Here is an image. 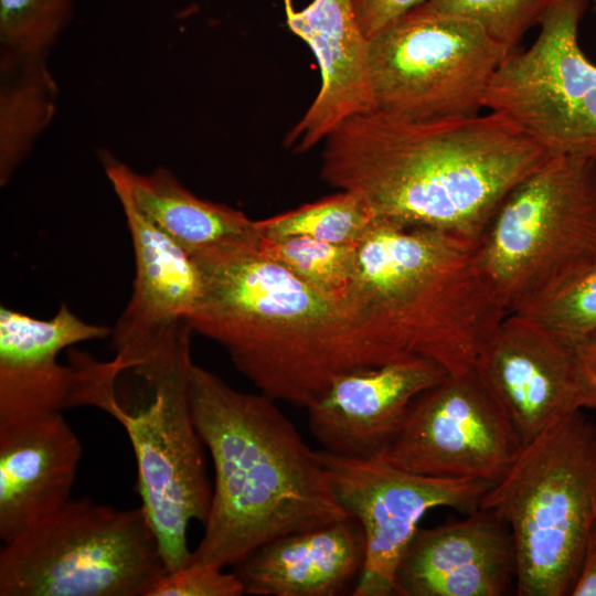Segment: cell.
Listing matches in <instances>:
<instances>
[{"instance_id": "9c48e42d", "label": "cell", "mask_w": 596, "mask_h": 596, "mask_svg": "<svg viewBox=\"0 0 596 596\" xmlns=\"http://www.w3.org/2000/svg\"><path fill=\"white\" fill-rule=\"evenodd\" d=\"M509 54L472 18L414 9L370 39L374 111L407 120L478 115Z\"/></svg>"}, {"instance_id": "d6986e66", "label": "cell", "mask_w": 596, "mask_h": 596, "mask_svg": "<svg viewBox=\"0 0 596 596\" xmlns=\"http://www.w3.org/2000/svg\"><path fill=\"white\" fill-rule=\"evenodd\" d=\"M111 332L82 320L65 304L46 320L1 306L0 422L68 408L75 371L61 364L58 354Z\"/></svg>"}, {"instance_id": "5b68a950", "label": "cell", "mask_w": 596, "mask_h": 596, "mask_svg": "<svg viewBox=\"0 0 596 596\" xmlns=\"http://www.w3.org/2000/svg\"><path fill=\"white\" fill-rule=\"evenodd\" d=\"M190 334L128 361L84 353L72 360L70 407L99 408L124 427L136 457L141 507L168 572L189 563V524L205 523L213 491L188 395Z\"/></svg>"}, {"instance_id": "30bf717a", "label": "cell", "mask_w": 596, "mask_h": 596, "mask_svg": "<svg viewBox=\"0 0 596 596\" xmlns=\"http://www.w3.org/2000/svg\"><path fill=\"white\" fill-rule=\"evenodd\" d=\"M587 1L549 8L533 43L511 52L494 73L485 107L551 156L596 162V64L578 42Z\"/></svg>"}, {"instance_id": "7a4b0ae2", "label": "cell", "mask_w": 596, "mask_h": 596, "mask_svg": "<svg viewBox=\"0 0 596 596\" xmlns=\"http://www.w3.org/2000/svg\"><path fill=\"white\" fill-rule=\"evenodd\" d=\"M188 395L214 470L204 533L189 563L234 566L275 539L350 517L319 450L276 401L235 390L194 363Z\"/></svg>"}, {"instance_id": "2e32d148", "label": "cell", "mask_w": 596, "mask_h": 596, "mask_svg": "<svg viewBox=\"0 0 596 596\" xmlns=\"http://www.w3.org/2000/svg\"><path fill=\"white\" fill-rule=\"evenodd\" d=\"M135 256L130 299L113 329L115 358L131 359L185 331L203 288L198 264L121 194Z\"/></svg>"}, {"instance_id": "6da1fadb", "label": "cell", "mask_w": 596, "mask_h": 596, "mask_svg": "<svg viewBox=\"0 0 596 596\" xmlns=\"http://www.w3.org/2000/svg\"><path fill=\"white\" fill-rule=\"evenodd\" d=\"M322 179L376 219L478 240L508 194L552 157L502 115H355L324 140Z\"/></svg>"}, {"instance_id": "83f0119b", "label": "cell", "mask_w": 596, "mask_h": 596, "mask_svg": "<svg viewBox=\"0 0 596 596\" xmlns=\"http://www.w3.org/2000/svg\"><path fill=\"white\" fill-rule=\"evenodd\" d=\"M205 563H188L167 572L153 586L149 596H241L244 586L234 572Z\"/></svg>"}, {"instance_id": "8fae6325", "label": "cell", "mask_w": 596, "mask_h": 596, "mask_svg": "<svg viewBox=\"0 0 596 596\" xmlns=\"http://www.w3.org/2000/svg\"><path fill=\"white\" fill-rule=\"evenodd\" d=\"M523 445L475 369L447 374L421 393L381 455L417 475L500 481Z\"/></svg>"}, {"instance_id": "603a6c76", "label": "cell", "mask_w": 596, "mask_h": 596, "mask_svg": "<svg viewBox=\"0 0 596 596\" xmlns=\"http://www.w3.org/2000/svg\"><path fill=\"white\" fill-rule=\"evenodd\" d=\"M376 216L355 193H338L256 221L260 237L308 236L338 245H356Z\"/></svg>"}, {"instance_id": "e0dca14e", "label": "cell", "mask_w": 596, "mask_h": 596, "mask_svg": "<svg viewBox=\"0 0 596 596\" xmlns=\"http://www.w3.org/2000/svg\"><path fill=\"white\" fill-rule=\"evenodd\" d=\"M287 24L311 49L321 83L317 96L285 137L294 152L308 151L341 123L374 111L369 72V43L353 0H312L289 11Z\"/></svg>"}, {"instance_id": "d4e9b609", "label": "cell", "mask_w": 596, "mask_h": 596, "mask_svg": "<svg viewBox=\"0 0 596 596\" xmlns=\"http://www.w3.org/2000/svg\"><path fill=\"white\" fill-rule=\"evenodd\" d=\"M73 15V0H0V52L49 54Z\"/></svg>"}, {"instance_id": "7402d4cb", "label": "cell", "mask_w": 596, "mask_h": 596, "mask_svg": "<svg viewBox=\"0 0 596 596\" xmlns=\"http://www.w3.org/2000/svg\"><path fill=\"white\" fill-rule=\"evenodd\" d=\"M49 54L0 52V185H6L53 120L58 86Z\"/></svg>"}, {"instance_id": "4316f807", "label": "cell", "mask_w": 596, "mask_h": 596, "mask_svg": "<svg viewBox=\"0 0 596 596\" xmlns=\"http://www.w3.org/2000/svg\"><path fill=\"white\" fill-rule=\"evenodd\" d=\"M576 344L596 333V267L521 312Z\"/></svg>"}, {"instance_id": "f546056e", "label": "cell", "mask_w": 596, "mask_h": 596, "mask_svg": "<svg viewBox=\"0 0 596 596\" xmlns=\"http://www.w3.org/2000/svg\"><path fill=\"white\" fill-rule=\"evenodd\" d=\"M571 595L596 596V519L592 524L582 565Z\"/></svg>"}, {"instance_id": "44dd1931", "label": "cell", "mask_w": 596, "mask_h": 596, "mask_svg": "<svg viewBox=\"0 0 596 596\" xmlns=\"http://www.w3.org/2000/svg\"><path fill=\"white\" fill-rule=\"evenodd\" d=\"M105 172L115 191L126 195L156 227L194 260L256 249V221L225 204L201 199L172 172L157 167L139 173L107 158Z\"/></svg>"}, {"instance_id": "8992f818", "label": "cell", "mask_w": 596, "mask_h": 596, "mask_svg": "<svg viewBox=\"0 0 596 596\" xmlns=\"http://www.w3.org/2000/svg\"><path fill=\"white\" fill-rule=\"evenodd\" d=\"M480 509L503 520L519 596L571 595L596 519V426L579 411L522 447Z\"/></svg>"}, {"instance_id": "ba28073f", "label": "cell", "mask_w": 596, "mask_h": 596, "mask_svg": "<svg viewBox=\"0 0 596 596\" xmlns=\"http://www.w3.org/2000/svg\"><path fill=\"white\" fill-rule=\"evenodd\" d=\"M167 572L141 505L71 499L4 543L0 596H149Z\"/></svg>"}, {"instance_id": "f1b7e54d", "label": "cell", "mask_w": 596, "mask_h": 596, "mask_svg": "<svg viewBox=\"0 0 596 596\" xmlns=\"http://www.w3.org/2000/svg\"><path fill=\"white\" fill-rule=\"evenodd\" d=\"M427 0H353L361 30L370 40Z\"/></svg>"}, {"instance_id": "484cf974", "label": "cell", "mask_w": 596, "mask_h": 596, "mask_svg": "<svg viewBox=\"0 0 596 596\" xmlns=\"http://www.w3.org/2000/svg\"><path fill=\"white\" fill-rule=\"evenodd\" d=\"M557 0H427L419 9L458 13L478 21L505 50H517L525 33L540 24Z\"/></svg>"}, {"instance_id": "277c9868", "label": "cell", "mask_w": 596, "mask_h": 596, "mask_svg": "<svg viewBox=\"0 0 596 596\" xmlns=\"http://www.w3.org/2000/svg\"><path fill=\"white\" fill-rule=\"evenodd\" d=\"M478 240L376 219L356 245L347 308L394 361L475 368L508 315L478 265Z\"/></svg>"}, {"instance_id": "5bb4252c", "label": "cell", "mask_w": 596, "mask_h": 596, "mask_svg": "<svg viewBox=\"0 0 596 596\" xmlns=\"http://www.w3.org/2000/svg\"><path fill=\"white\" fill-rule=\"evenodd\" d=\"M447 374L438 363L418 356L347 372L307 407L309 429L333 455L381 456L413 401Z\"/></svg>"}, {"instance_id": "1f68e13d", "label": "cell", "mask_w": 596, "mask_h": 596, "mask_svg": "<svg viewBox=\"0 0 596 596\" xmlns=\"http://www.w3.org/2000/svg\"><path fill=\"white\" fill-rule=\"evenodd\" d=\"M592 8H593V12L596 17V0H592Z\"/></svg>"}, {"instance_id": "7c38bea8", "label": "cell", "mask_w": 596, "mask_h": 596, "mask_svg": "<svg viewBox=\"0 0 596 596\" xmlns=\"http://www.w3.org/2000/svg\"><path fill=\"white\" fill-rule=\"evenodd\" d=\"M342 508L364 533L365 560L353 596L395 595V572L424 514L437 507L472 513L493 483L435 478L400 469L383 457L351 458L319 450Z\"/></svg>"}, {"instance_id": "52a82bcc", "label": "cell", "mask_w": 596, "mask_h": 596, "mask_svg": "<svg viewBox=\"0 0 596 596\" xmlns=\"http://www.w3.org/2000/svg\"><path fill=\"white\" fill-rule=\"evenodd\" d=\"M477 257L508 315L596 267V162L554 156L521 181L478 238Z\"/></svg>"}, {"instance_id": "4fadbf2b", "label": "cell", "mask_w": 596, "mask_h": 596, "mask_svg": "<svg viewBox=\"0 0 596 596\" xmlns=\"http://www.w3.org/2000/svg\"><path fill=\"white\" fill-rule=\"evenodd\" d=\"M473 369L508 415L523 446L574 412L587 408L576 345L526 316L507 315Z\"/></svg>"}, {"instance_id": "3957f363", "label": "cell", "mask_w": 596, "mask_h": 596, "mask_svg": "<svg viewBox=\"0 0 596 596\" xmlns=\"http://www.w3.org/2000/svg\"><path fill=\"white\" fill-rule=\"evenodd\" d=\"M195 263L190 328L272 400L307 408L340 375L393 362L351 311L257 248Z\"/></svg>"}, {"instance_id": "ffe728a7", "label": "cell", "mask_w": 596, "mask_h": 596, "mask_svg": "<svg viewBox=\"0 0 596 596\" xmlns=\"http://www.w3.org/2000/svg\"><path fill=\"white\" fill-rule=\"evenodd\" d=\"M364 560L363 530L348 517L275 539L235 564L233 572L248 595L334 596L356 583Z\"/></svg>"}, {"instance_id": "9a60e30c", "label": "cell", "mask_w": 596, "mask_h": 596, "mask_svg": "<svg viewBox=\"0 0 596 596\" xmlns=\"http://www.w3.org/2000/svg\"><path fill=\"white\" fill-rule=\"evenodd\" d=\"M517 578L508 524L478 509L464 520L418 528L395 572L398 596H501Z\"/></svg>"}, {"instance_id": "4dcf8cb0", "label": "cell", "mask_w": 596, "mask_h": 596, "mask_svg": "<svg viewBox=\"0 0 596 596\" xmlns=\"http://www.w3.org/2000/svg\"><path fill=\"white\" fill-rule=\"evenodd\" d=\"M575 345L586 382L587 408L596 409V333Z\"/></svg>"}, {"instance_id": "ac0fdd59", "label": "cell", "mask_w": 596, "mask_h": 596, "mask_svg": "<svg viewBox=\"0 0 596 596\" xmlns=\"http://www.w3.org/2000/svg\"><path fill=\"white\" fill-rule=\"evenodd\" d=\"M83 454L62 412L0 422V538L7 543L72 498Z\"/></svg>"}, {"instance_id": "cb8c5ba5", "label": "cell", "mask_w": 596, "mask_h": 596, "mask_svg": "<svg viewBox=\"0 0 596 596\" xmlns=\"http://www.w3.org/2000/svg\"><path fill=\"white\" fill-rule=\"evenodd\" d=\"M356 245L331 244L308 236L260 237L257 251L347 308L355 275Z\"/></svg>"}]
</instances>
